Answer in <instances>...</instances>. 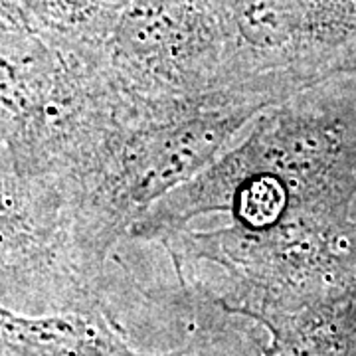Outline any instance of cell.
I'll list each match as a JSON object with an SVG mask.
<instances>
[{
	"instance_id": "6da1fadb",
	"label": "cell",
	"mask_w": 356,
	"mask_h": 356,
	"mask_svg": "<svg viewBox=\"0 0 356 356\" xmlns=\"http://www.w3.org/2000/svg\"><path fill=\"white\" fill-rule=\"evenodd\" d=\"M0 334L22 356H186L137 353L102 311L79 309L46 317H22L0 305Z\"/></svg>"
}]
</instances>
